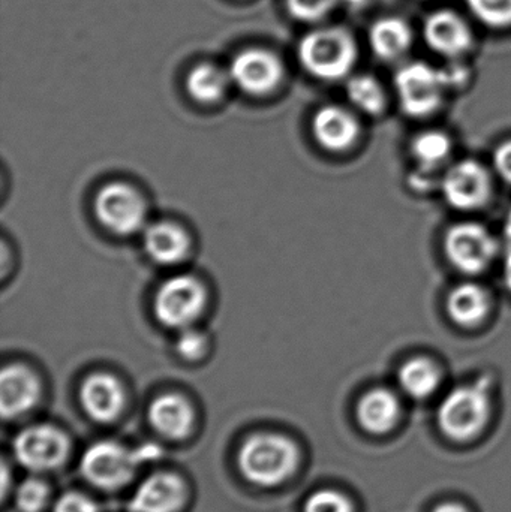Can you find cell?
<instances>
[{
  "mask_svg": "<svg viewBox=\"0 0 511 512\" xmlns=\"http://www.w3.org/2000/svg\"><path fill=\"white\" fill-rule=\"evenodd\" d=\"M477 20L494 29L511 26V0H467Z\"/></svg>",
  "mask_w": 511,
  "mask_h": 512,
  "instance_id": "484cf974",
  "label": "cell"
},
{
  "mask_svg": "<svg viewBox=\"0 0 511 512\" xmlns=\"http://www.w3.org/2000/svg\"><path fill=\"white\" fill-rule=\"evenodd\" d=\"M489 382L477 379L450 391L438 409V426L453 441H470L479 435L491 418Z\"/></svg>",
  "mask_w": 511,
  "mask_h": 512,
  "instance_id": "3957f363",
  "label": "cell"
},
{
  "mask_svg": "<svg viewBox=\"0 0 511 512\" xmlns=\"http://www.w3.org/2000/svg\"><path fill=\"white\" fill-rule=\"evenodd\" d=\"M53 512H98V507L87 496L66 493L56 502Z\"/></svg>",
  "mask_w": 511,
  "mask_h": 512,
  "instance_id": "4dcf8cb0",
  "label": "cell"
},
{
  "mask_svg": "<svg viewBox=\"0 0 511 512\" xmlns=\"http://www.w3.org/2000/svg\"><path fill=\"white\" fill-rule=\"evenodd\" d=\"M443 381L440 364L429 357H413L398 370L399 387L411 399L425 400L434 396Z\"/></svg>",
  "mask_w": 511,
  "mask_h": 512,
  "instance_id": "7402d4cb",
  "label": "cell"
},
{
  "mask_svg": "<svg viewBox=\"0 0 511 512\" xmlns=\"http://www.w3.org/2000/svg\"><path fill=\"white\" fill-rule=\"evenodd\" d=\"M440 189L450 209L462 213L479 212L488 207L494 197V177L491 170L477 159H461L446 168Z\"/></svg>",
  "mask_w": 511,
  "mask_h": 512,
  "instance_id": "52a82bcc",
  "label": "cell"
},
{
  "mask_svg": "<svg viewBox=\"0 0 511 512\" xmlns=\"http://www.w3.org/2000/svg\"><path fill=\"white\" fill-rule=\"evenodd\" d=\"M315 140L329 152H347L356 146L362 135V125L353 111L341 105H324L312 120Z\"/></svg>",
  "mask_w": 511,
  "mask_h": 512,
  "instance_id": "4fadbf2b",
  "label": "cell"
},
{
  "mask_svg": "<svg viewBox=\"0 0 511 512\" xmlns=\"http://www.w3.org/2000/svg\"><path fill=\"white\" fill-rule=\"evenodd\" d=\"M503 274L504 283H506L507 289H509L511 294V246L507 249L506 258H504Z\"/></svg>",
  "mask_w": 511,
  "mask_h": 512,
  "instance_id": "836d02e7",
  "label": "cell"
},
{
  "mask_svg": "<svg viewBox=\"0 0 511 512\" xmlns=\"http://www.w3.org/2000/svg\"><path fill=\"white\" fill-rule=\"evenodd\" d=\"M15 459L30 471H50L62 465L68 456L69 442L56 427L32 426L21 430L14 439Z\"/></svg>",
  "mask_w": 511,
  "mask_h": 512,
  "instance_id": "30bf717a",
  "label": "cell"
},
{
  "mask_svg": "<svg viewBox=\"0 0 511 512\" xmlns=\"http://www.w3.org/2000/svg\"><path fill=\"white\" fill-rule=\"evenodd\" d=\"M423 36L432 51L450 60L461 59L471 50L474 42L467 21L449 9L435 11L426 18Z\"/></svg>",
  "mask_w": 511,
  "mask_h": 512,
  "instance_id": "7c38bea8",
  "label": "cell"
},
{
  "mask_svg": "<svg viewBox=\"0 0 511 512\" xmlns=\"http://www.w3.org/2000/svg\"><path fill=\"white\" fill-rule=\"evenodd\" d=\"M188 234L171 222H156L144 231V249L147 255L162 265H173L188 255Z\"/></svg>",
  "mask_w": 511,
  "mask_h": 512,
  "instance_id": "ffe728a7",
  "label": "cell"
},
{
  "mask_svg": "<svg viewBox=\"0 0 511 512\" xmlns=\"http://www.w3.org/2000/svg\"><path fill=\"white\" fill-rule=\"evenodd\" d=\"M449 264L464 276H480L497 261L500 242L486 225L461 221L447 228L443 240Z\"/></svg>",
  "mask_w": 511,
  "mask_h": 512,
  "instance_id": "5b68a950",
  "label": "cell"
},
{
  "mask_svg": "<svg viewBox=\"0 0 511 512\" xmlns=\"http://www.w3.org/2000/svg\"><path fill=\"white\" fill-rule=\"evenodd\" d=\"M182 480L173 474L161 472L144 480L129 502L131 512H174L183 502Z\"/></svg>",
  "mask_w": 511,
  "mask_h": 512,
  "instance_id": "e0dca14e",
  "label": "cell"
},
{
  "mask_svg": "<svg viewBox=\"0 0 511 512\" xmlns=\"http://www.w3.org/2000/svg\"><path fill=\"white\" fill-rule=\"evenodd\" d=\"M228 74L243 92L263 96L281 83L284 66L279 57L266 48H246L234 57Z\"/></svg>",
  "mask_w": 511,
  "mask_h": 512,
  "instance_id": "8fae6325",
  "label": "cell"
},
{
  "mask_svg": "<svg viewBox=\"0 0 511 512\" xmlns=\"http://www.w3.org/2000/svg\"><path fill=\"white\" fill-rule=\"evenodd\" d=\"M48 501V487L44 481L29 478L18 486L15 502L21 512H39Z\"/></svg>",
  "mask_w": 511,
  "mask_h": 512,
  "instance_id": "4316f807",
  "label": "cell"
},
{
  "mask_svg": "<svg viewBox=\"0 0 511 512\" xmlns=\"http://www.w3.org/2000/svg\"><path fill=\"white\" fill-rule=\"evenodd\" d=\"M494 309V297L482 283L467 280L450 289L446 297V313L461 328H479L488 321Z\"/></svg>",
  "mask_w": 511,
  "mask_h": 512,
  "instance_id": "5bb4252c",
  "label": "cell"
},
{
  "mask_svg": "<svg viewBox=\"0 0 511 512\" xmlns=\"http://www.w3.org/2000/svg\"><path fill=\"white\" fill-rule=\"evenodd\" d=\"M149 420L153 429L165 438L180 439L191 430L194 412L179 394H164L150 405Z\"/></svg>",
  "mask_w": 511,
  "mask_h": 512,
  "instance_id": "d6986e66",
  "label": "cell"
},
{
  "mask_svg": "<svg viewBox=\"0 0 511 512\" xmlns=\"http://www.w3.org/2000/svg\"><path fill=\"white\" fill-rule=\"evenodd\" d=\"M492 164L497 176L507 185H511V140L498 144L497 149L494 150Z\"/></svg>",
  "mask_w": 511,
  "mask_h": 512,
  "instance_id": "1f68e13d",
  "label": "cell"
},
{
  "mask_svg": "<svg viewBox=\"0 0 511 512\" xmlns=\"http://www.w3.org/2000/svg\"><path fill=\"white\" fill-rule=\"evenodd\" d=\"M401 417V402L389 388L377 387L363 394L357 405L359 424L372 435L393 430Z\"/></svg>",
  "mask_w": 511,
  "mask_h": 512,
  "instance_id": "ac0fdd59",
  "label": "cell"
},
{
  "mask_svg": "<svg viewBox=\"0 0 511 512\" xmlns=\"http://www.w3.org/2000/svg\"><path fill=\"white\" fill-rule=\"evenodd\" d=\"M38 378L27 367L14 364L0 375V411L5 420L29 412L39 399Z\"/></svg>",
  "mask_w": 511,
  "mask_h": 512,
  "instance_id": "9a60e30c",
  "label": "cell"
},
{
  "mask_svg": "<svg viewBox=\"0 0 511 512\" xmlns=\"http://www.w3.org/2000/svg\"><path fill=\"white\" fill-rule=\"evenodd\" d=\"M453 65L447 66V68H443L444 78H446L447 87L450 90L459 89V87H464L465 84L470 80V71L465 66H462L461 63H456V60H453Z\"/></svg>",
  "mask_w": 511,
  "mask_h": 512,
  "instance_id": "d6a6232c",
  "label": "cell"
},
{
  "mask_svg": "<svg viewBox=\"0 0 511 512\" xmlns=\"http://www.w3.org/2000/svg\"><path fill=\"white\" fill-rule=\"evenodd\" d=\"M95 212L111 233L132 236L144 227L147 210L141 195L126 183L105 185L96 195Z\"/></svg>",
  "mask_w": 511,
  "mask_h": 512,
  "instance_id": "9c48e42d",
  "label": "cell"
},
{
  "mask_svg": "<svg viewBox=\"0 0 511 512\" xmlns=\"http://www.w3.org/2000/svg\"><path fill=\"white\" fill-rule=\"evenodd\" d=\"M372 51L386 62L401 59L413 44V30L399 17H384L375 21L369 30Z\"/></svg>",
  "mask_w": 511,
  "mask_h": 512,
  "instance_id": "44dd1931",
  "label": "cell"
},
{
  "mask_svg": "<svg viewBox=\"0 0 511 512\" xmlns=\"http://www.w3.org/2000/svg\"><path fill=\"white\" fill-rule=\"evenodd\" d=\"M395 90L401 110L408 117L428 119L443 107L449 87L443 69L411 62L396 72Z\"/></svg>",
  "mask_w": 511,
  "mask_h": 512,
  "instance_id": "8992f818",
  "label": "cell"
},
{
  "mask_svg": "<svg viewBox=\"0 0 511 512\" xmlns=\"http://www.w3.org/2000/svg\"><path fill=\"white\" fill-rule=\"evenodd\" d=\"M81 405L92 420L110 423L120 414L125 402L122 384L110 373H93L81 385Z\"/></svg>",
  "mask_w": 511,
  "mask_h": 512,
  "instance_id": "2e32d148",
  "label": "cell"
},
{
  "mask_svg": "<svg viewBox=\"0 0 511 512\" xmlns=\"http://www.w3.org/2000/svg\"><path fill=\"white\" fill-rule=\"evenodd\" d=\"M231 78L228 72L213 63H200L186 78V89L192 98L206 104L219 101L227 92Z\"/></svg>",
  "mask_w": 511,
  "mask_h": 512,
  "instance_id": "cb8c5ba5",
  "label": "cell"
},
{
  "mask_svg": "<svg viewBox=\"0 0 511 512\" xmlns=\"http://www.w3.org/2000/svg\"><path fill=\"white\" fill-rule=\"evenodd\" d=\"M176 351L185 360H198L207 351V339L200 331L183 328L176 340Z\"/></svg>",
  "mask_w": 511,
  "mask_h": 512,
  "instance_id": "f546056e",
  "label": "cell"
},
{
  "mask_svg": "<svg viewBox=\"0 0 511 512\" xmlns=\"http://www.w3.org/2000/svg\"><path fill=\"white\" fill-rule=\"evenodd\" d=\"M159 456L161 450L156 445L129 450L116 442H98L83 454L81 472L93 486L116 490L134 477L141 463L158 459Z\"/></svg>",
  "mask_w": 511,
  "mask_h": 512,
  "instance_id": "277c9868",
  "label": "cell"
},
{
  "mask_svg": "<svg viewBox=\"0 0 511 512\" xmlns=\"http://www.w3.org/2000/svg\"><path fill=\"white\" fill-rule=\"evenodd\" d=\"M351 104L366 116L377 117L386 111L387 95L383 84L372 75H356L347 83Z\"/></svg>",
  "mask_w": 511,
  "mask_h": 512,
  "instance_id": "d4e9b609",
  "label": "cell"
},
{
  "mask_svg": "<svg viewBox=\"0 0 511 512\" xmlns=\"http://www.w3.org/2000/svg\"><path fill=\"white\" fill-rule=\"evenodd\" d=\"M299 463L296 445L281 435L258 433L240 448L239 468L243 477L258 486L272 487L287 480Z\"/></svg>",
  "mask_w": 511,
  "mask_h": 512,
  "instance_id": "7a4b0ae2",
  "label": "cell"
},
{
  "mask_svg": "<svg viewBox=\"0 0 511 512\" xmlns=\"http://www.w3.org/2000/svg\"><path fill=\"white\" fill-rule=\"evenodd\" d=\"M341 2L351 6V8H362L368 0H341Z\"/></svg>",
  "mask_w": 511,
  "mask_h": 512,
  "instance_id": "8d00e7d4",
  "label": "cell"
},
{
  "mask_svg": "<svg viewBox=\"0 0 511 512\" xmlns=\"http://www.w3.org/2000/svg\"><path fill=\"white\" fill-rule=\"evenodd\" d=\"M434 512H468L462 505L458 504H444L435 508Z\"/></svg>",
  "mask_w": 511,
  "mask_h": 512,
  "instance_id": "e575fe53",
  "label": "cell"
},
{
  "mask_svg": "<svg viewBox=\"0 0 511 512\" xmlns=\"http://www.w3.org/2000/svg\"><path fill=\"white\" fill-rule=\"evenodd\" d=\"M357 44L342 27H320L303 36L299 59L303 68L318 80H344L356 66Z\"/></svg>",
  "mask_w": 511,
  "mask_h": 512,
  "instance_id": "6da1fadb",
  "label": "cell"
},
{
  "mask_svg": "<svg viewBox=\"0 0 511 512\" xmlns=\"http://www.w3.org/2000/svg\"><path fill=\"white\" fill-rule=\"evenodd\" d=\"M504 237H506L509 246H511V207L504 218Z\"/></svg>",
  "mask_w": 511,
  "mask_h": 512,
  "instance_id": "d590c367",
  "label": "cell"
},
{
  "mask_svg": "<svg viewBox=\"0 0 511 512\" xmlns=\"http://www.w3.org/2000/svg\"><path fill=\"white\" fill-rule=\"evenodd\" d=\"M341 0H287V9L296 20L315 23L330 14Z\"/></svg>",
  "mask_w": 511,
  "mask_h": 512,
  "instance_id": "83f0119b",
  "label": "cell"
},
{
  "mask_svg": "<svg viewBox=\"0 0 511 512\" xmlns=\"http://www.w3.org/2000/svg\"><path fill=\"white\" fill-rule=\"evenodd\" d=\"M303 512H353L350 499L335 490H321L309 496Z\"/></svg>",
  "mask_w": 511,
  "mask_h": 512,
  "instance_id": "f1b7e54d",
  "label": "cell"
},
{
  "mask_svg": "<svg viewBox=\"0 0 511 512\" xmlns=\"http://www.w3.org/2000/svg\"><path fill=\"white\" fill-rule=\"evenodd\" d=\"M453 138L441 129L419 132L411 141L410 153L416 162V170L437 174L449 167L453 155Z\"/></svg>",
  "mask_w": 511,
  "mask_h": 512,
  "instance_id": "603a6c76",
  "label": "cell"
},
{
  "mask_svg": "<svg viewBox=\"0 0 511 512\" xmlns=\"http://www.w3.org/2000/svg\"><path fill=\"white\" fill-rule=\"evenodd\" d=\"M206 307V289L188 274L171 277L162 283L155 297V315L165 327H191Z\"/></svg>",
  "mask_w": 511,
  "mask_h": 512,
  "instance_id": "ba28073f",
  "label": "cell"
}]
</instances>
